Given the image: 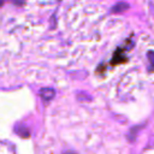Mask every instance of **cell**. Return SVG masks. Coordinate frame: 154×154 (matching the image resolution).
<instances>
[{"instance_id": "cell-1", "label": "cell", "mask_w": 154, "mask_h": 154, "mask_svg": "<svg viewBox=\"0 0 154 154\" xmlns=\"http://www.w3.org/2000/svg\"><path fill=\"white\" fill-rule=\"evenodd\" d=\"M38 93H40L41 99H42L45 102L51 101V100L55 96V90H54L53 88H42V89H40Z\"/></svg>"}, {"instance_id": "cell-2", "label": "cell", "mask_w": 154, "mask_h": 154, "mask_svg": "<svg viewBox=\"0 0 154 154\" xmlns=\"http://www.w3.org/2000/svg\"><path fill=\"white\" fill-rule=\"evenodd\" d=\"M128 8H129V4L124 2V1H119V2H117V4L111 8V12H112V13H122V12L126 11Z\"/></svg>"}, {"instance_id": "cell-3", "label": "cell", "mask_w": 154, "mask_h": 154, "mask_svg": "<svg viewBox=\"0 0 154 154\" xmlns=\"http://www.w3.org/2000/svg\"><path fill=\"white\" fill-rule=\"evenodd\" d=\"M17 134H18V135H20L22 137H28V136L30 135L29 129H28V128H25V126H23V125H19V128L17 126Z\"/></svg>"}, {"instance_id": "cell-4", "label": "cell", "mask_w": 154, "mask_h": 154, "mask_svg": "<svg viewBox=\"0 0 154 154\" xmlns=\"http://www.w3.org/2000/svg\"><path fill=\"white\" fill-rule=\"evenodd\" d=\"M12 4H14L16 6H22L24 2H25V0H10Z\"/></svg>"}, {"instance_id": "cell-5", "label": "cell", "mask_w": 154, "mask_h": 154, "mask_svg": "<svg viewBox=\"0 0 154 154\" xmlns=\"http://www.w3.org/2000/svg\"><path fill=\"white\" fill-rule=\"evenodd\" d=\"M148 60H149V70H152L153 64H152V51L148 52Z\"/></svg>"}, {"instance_id": "cell-6", "label": "cell", "mask_w": 154, "mask_h": 154, "mask_svg": "<svg viewBox=\"0 0 154 154\" xmlns=\"http://www.w3.org/2000/svg\"><path fill=\"white\" fill-rule=\"evenodd\" d=\"M4 5V0H0V6H2Z\"/></svg>"}]
</instances>
